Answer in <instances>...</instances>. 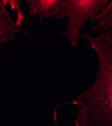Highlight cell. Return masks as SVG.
<instances>
[{
	"instance_id": "1",
	"label": "cell",
	"mask_w": 112,
	"mask_h": 126,
	"mask_svg": "<svg viewBox=\"0 0 112 126\" xmlns=\"http://www.w3.org/2000/svg\"><path fill=\"white\" fill-rule=\"evenodd\" d=\"M82 37L96 52L98 65L93 83L75 100L93 122L112 126V28L101 30L96 35L84 33Z\"/></svg>"
},
{
	"instance_id": "2",
	"label": "cell",
	"mask_w": 112,
	"mask_h": 126,
	"mask_svg": "<svg viewBox=\"0 0 112 126\" xmlns=\"http://www.w3.org/2000/svg\"><path fill=\"white\" fill-rule=\"evenodd\" d=\"M109 2V0H62L55 17L57 20H67L63 34L71 47H78L81 29L85 27L89 20H94Z\"/></svg>"
},
{
	"instance_id": "3",
	"label": "cell",
	"mask_w": 112,
	"mask_h": 126,
	"mask_svg": "<svg viewBox=\"0 0 112 126\" xmlns=\"http://www.w3.org/2000/svg\"><path fill=\"white\" fill-rule=\"evenodd\" d=\"M27 2L29 5V14L38 16L42 23L45 19L57 15L62 0H27Z\"/></svg>"
},
{
	"instance_id": "4",
	"label": "cell",
	"mask_w": 112,
	"mask_h": 126,
	"mask_svg": "<svg viewBox=\"0 0 112 126\" xmlns=\"http://www.w3.org/2000/svg\"><path fill=\"white\" fill-rule=\"evenodd\" d=\"M19 32H22L29 36L27 32L17 25L7 12L2 1H0V45L15 39V35Z\"/></svg>"
},
{
	"instance_id": "5",
	"label": "cell",
	"mask_w": 112,
	"mask_h": 126,
	"mask_svg": "<svg viewBox=\"0 0 112 126\" xmlns=\"http://www.w3.org/2000/svg\"><path fill=\"white\" fill-rule=\"evenodd\" d=\"M95 25L90 31L101 29L107 30L112 28V0L109 1L106 8L94 20Z\"/></svg>"
},
{
	"instance_id": "6",
	"label": "cell",
	"mask_w": 112,
	"mask_h": 126,
	"mask_svg": "<svg viewBox=\"0 0 112 126\" xmlns=\"http://www.w3.org/2000/svg\"><path fill=\"white\" fill-rule=\"evenodd\" d=\"M73 103L77 106L76 118L74 123L75 126H103L97 124L90 120L82 105L79 101L75 100L73 101ZM56 114H57L55 113L54 115V122L56 126H59L57 121Z\"/></svg>"
},
{
	"instance_id": "7",
	"label": "cell",
	"mask_w": 112,
	"mask_h": 126,
	"mask_svg": "<svg viewBox=\"0 0 112 126\" xmlns=\"http://www.w3.org/2000/svg\"><path fill=\"white\" fill-rule=\"evenodd\" d=\"M21 1H8V3H10L11 7L13 9H16L17 13V19L16 20V24L19 26H21L23 20L24 19L23 13L21 11V7H20V3Z\"/></svg>"
}]
</instances>
